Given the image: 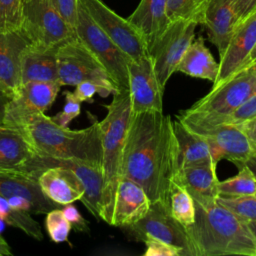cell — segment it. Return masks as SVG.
I'll use <instances>...</instances> for the list:
<instances>
[{
  "label": "cell",
  "instance_id": "12",
  "mask_svg": "<svg viewBox=\"0 0 256 256\" xmlns=\"http://www.w3.org/2000/svg\"><path fill=\"white\" fill-rule=\"evenodd\" d=\"M92 19L107 36L133 61L149 56L146 43L139 31L117 15L101 0H79Z\"/></svg>",
  "mask_w": 256,
  "mask_h": 256
},
{
  "label": "cell",
  "instance_id": "51",
  "mask_svg": "<svg viewBox=\"0 0 256 256\" xmlns=\"http://www.w3.org/2000/svg\"><path fill=\"white\" fill-rule=\"evenodd\" d=\"M254 195H255V196H256V193H255V194H254Z\"/></svg>",
  "mask_w": 256,
  "mask_h": 256
},
{
  "label": "cell",
  "instance_id": "11",
  "mask_svg": "<svg viewBox=\"0 0 256 256\" xmlns=\"http://www.w3.org/2000/svg\"><path fill=\"white\" fill-rule=\"evenodd\" d=\"M127 234L136 241L148 238L171 244L182 251V256H192L186 229L170 214L167 204L152 202L147 214L136 223L124 227Z\"/></svg>",
  "mask_w": 256,
  "mask_h": 256
},
{
  "label": "cell",
  "instance_id": "34",
  "mask_svg": "<svg viewBox=\"0 0 256 256\" xmlns=\"http://www.w3.org/2000/svg\"><path fill=\"white\" fill-rule=\"evenodd\" d=\"M45 227L53 242L61 243L68 241L71 225L60 208H55L46 213Z\"/></svg>",
  "mask_w": 256,
  "mask_h": 256
},
{
  "label": "cell",
  "instance_id": "18",
  "mask_svg": "<svg viewBox=\"0 0 256 256\" xmlns=\"http://www.w3.org/2000/svg\"><path fill=\"white\" fill-rule=\"evenodd\" d=\"M151 203L138 183L122 176L116 191L111 225L124 228L136 223L147 214Z\"/></svg>",
  "mask_w": 256,
  "mask_h": 256
},
{
  "label": "cell",
  "instance_id": "26",
  "mask_svg": "<svg viewBox=\"0 0 256 256\" xmlns=\"http://www.w3.org/2000/svg\"><path fill=\"white\" fill-rule=\"evenodd\" d=\"M58 47L40 48L29 45L26 48L22 57V84L29 81H58Z\"/></svg>",
  "mask_w": 256,
  "mask_h": 256
},
{
  "label": "cell",
  "instance_id": "25",
  "mask_svg": "<svg viewBox=\"0 0 256 256\" xmlns=\"http://www.w3.org/2000/svg\"><path fill=\"white\" fill-rule=\"evenodd\" d=\"M176 72L205 79L213 84L216 82L219 63L215 61L210 50L206 47L203 37L200 36L192 41L178 63Z\"/></svg>",
  "mask_w": 256,
  "mask_h": 256
},
{
  "label": "cell",
  "instance_id": "39",
  "mask_svg": "<svg viewBox=\"0 0 256 256\" xmlns=\"http://www.w3.org/2000/svg\"><path fill=\"white\" fill-rule=\"evenodd\" d=\"M62 210L64 212L65 217L69 221L71 228H73L77 232H84L88 233L89 232V223L84 217L80 214V212L77 210V208L70 204H66L62 207Z\"/></svg>",
  "mask_w": 256,
  "mask_h": 256
},
{
  "label": "cell",
  "instance_id": "41",
  "mask_svg": "<svg viewBox=\"0 0 256 256\" xmlns=\"http://www.w3.org/2000/svg\"><path fill=\"white\" fill-rule=\"evenodd\" d=\"M96 93L99 94V87L91 81H83L78 83L76 85L75 91L73 92L75 97L81 102L83 101L92 102L93 97Z\"/></svg>",
  "mask_w": 256,
  "mask_h": 256
},
{
  "label": "cell",
  "instance_id": "20",
  "mask_svg": "<svg viewBox=\"0 0 256 256\" xmlns=\"http://www.w3.org/2000/svg\"><path fill=\"white\" fill-rule=\"evenodd\" d=\"M202 25L222 57L236 29L234 0H206Z\"/></svg>",
  "mask_w": 256,
  "mask_h": 256
},
{
  "label": "cell",
  "instance_id": "42",
  "mask_svg": "<svg viewBox=\"0 0 256 256\" xmlns=\"http://www.w3.org/2000/svg\"><path fill=\"white\" fill-rule=\"evenodd\" d=\"M238 126L246 135L253 153H256V118L238 124Z\"/></svg>",
  "mask_w": 256,
  "mask_h": 256
},
{
  "label": "cell",
  "instance_id": "23",
  "mask_svg": "<svg viewBox=\"0 0 256 256\" xmlns=\"http://www.w3.org/2000/svg\"><path fill=\"white\" fill-rule=\"evenodd\" d=\"M217 163L195 165L177 171L173 182L183 186L192 197L216 199L218 194Z\"/></svg>",
  "mask_w": 256,
  "mask_h": 256
},
{
  "label": "cell",
  "instance_id": "21",
  "mask_svg": "<svg viewBox=\"0 0 256 256\" xmlns=\"http://www.w3.org/2000/svg\"><path fill=\"white\" fill-rule=\"evenodd\" d=\"M167 0H141L127 20L139 31L149 51L170 23L166 14Z\"/></svg>",
  "mask_w": 256,
  "mask_h": 256
},
{
  "label": "cell",
  "instance_id": "10",
  "mask_svg": "<svg viewBox=\"0 0 256 256\" xmlns=\"http://www.w3.org/2000/svg\"><path fill=\"white\" fill-rule=\"evenodd\" d=\"M198 24L194 21H171L164 32L157 38L148 51L159 85L165 86L176 72V67L195 39V29Z\"/></svg>",
  "mask_w": 256,
  "mask_h": 256
},
{
  "label": "cell",
  "instance_id": "38",
  "mask_svg": "<svg viewBox=\"0 0 256 256\" xmlns=\"http://www.w3.org/2000/svg\"><path fill=\"white\" fill-rule=\"evenodd\" d=\"M54 8L74 29L77 21L78 0H50Z\"/></svg>",
  "mask_w": 256,
  "mask_h": 256
},
{
  "label": "cell",
  "instance_id": "45",
  "mask_svg": "<svg viewBox=\"0 0 256 256\" xmlns=\"http://www.w3.org/2000/svg\"><path fill=\"white\" fill-rule=\"evenodd\" d=\"M245 165L250 169L256 179V153H253L245 162Z\"/></svg>",
  "mask_w": 256,
  "mask_h": 256
},
{
  "label": "cell",
  "instance_id": "35",
  "mask_svg": "<svg viewBox=\"0 0 256 256\" xmlns=\"http://www.w3.org/2000/svg\"><path fill=\"white\" fill-rule=\"evenodd\" d=\"M253 118H256V93L244 101L232 113L226 115L217 123H229L238 125Z\"/></svg>",
  "mask_w": 256,
  "mask_h": 256
},
{
  "label": "cell",
  "instance_id": "7",
  "mask_svg": "<svg viewBox=\"0 0 256 256\" xmlns=\"http://www.w3.org/2000/svg\"><path fill=\"white\" fill-rule=\"evenodd\" d=\"M176 117L207 142L212 158L216 163L226 159L234 163L239 169L253 154L246 135L238 125L211 123L188 110L181 111Z\"/></svg>",
  "mask_w": 256,
  "mask_h": 256
},
{
  "label": "cell",
  "instance_id": "1",
  "mask_svg": "<svg viewBox=\"0 0 256 256\" xmlns=\"http://www.w3.org/2000/svg\"><path fill=\"white\" fill-rule=\"evenodd\" d=\"M178 171V149L169 115L147 111L131 115L122 161V176L138 183L151 202L167 204Z\"/></svg>",
  "mask_w": 256,
  "mask_h": 256
},
{
  "label": "cell",
  "instance_id": "50",
  "mask_svg": "<svg viewBox=\"0 0 256 256\" xmlns=\"http://www.w3.org/2000/svg\"><path fill=\"white\" fill-rule=\"evenodd\" d=\"M26 1H28V0H22V2L24 3V2H26Z\"/></svg>",
  "mask_w": 256,
  "mask_h": 256
},
{
  "label": "cell",
  "instance_id": "13",
  "mask_svg": "<svg viewBox=\"0 0 256 256\" xmlns=\"http://www.w3.org/2000/svg\"><path fill=\"white\" fill-rule=\"evenodd\" d=\"M64 166L72 170L84 186V195L81 202L97 219L102 220L103 204V171L102 166L78 160H64L41 157L36 155L25 167L24 172L29 173L38 180L42 170L51 166Z\"/></svg>",
  "mask_w": 256,
  "mask_h": 256
},
{
  "label": "cell",
  "instance_id": "33",
  "mask_svg": "<svg viewBox=\"0 0 256 256\" xmlns=\"http://www.w3.org/2000/svg\"><path fill=\"white\" fill-rule=\"evenodd\" d=\"M22 20V0H0V32L19 30Z\"/></svg>",
  "mask_w": 256,
  "mask_h": 256
},
{
  "label": "cell",
  "instance_id": "40",
  "mask_svg": "<svg viewBox=\"0 0 256 256\" xmlns=\"http://www.w3.org/2000/svg\"><path fill=\"white\" fill-rule=\"evenodd\" d=\"M236 27L256 11V0H234Z\"/></svg>",
  "mask_w": 256,
  "mask_h": 256
},
{
  "label": "cell",
  "instance_id": "6",
  "mask_svg": "<svg viewBox=\"0 0 256 256\" xmlns=\"http://www.w3.org/2000/svg\"><path fill=\"white\" fill-rule=\"evenodd\" d=\"M75 32L104 67L117 91L129 90L128 64L131 59L97 25L79 0Z\"/></svg>",
  "mask_w": 256,
  "mask_h": 256
},
{
  "label": "cell",
  "instance_id": "2",
  "mask_svg": "<svg viewBox=\"0 0 256 256\" xmlns=\"http://www.w3.org/2000/svg\"><path fill=\"white\" fill-rule=\"evenodd\" d=\"M2 125L18 130L38 156L102 166L101 132L96 120L87 128L71 130L44 112L23 111L6 105Z\"/></svg>",
  "mask_w": 256,
  "mask_h": 256
},
{
  "label": "cell",
  "instance_id": "17",
  "mask_svg": "<svg viewBox=\"0 0 256 256\" xmlns=\"http://www.w3.org/2000/svg\"><path fill=\"white\" fill-rule=\"evenodd\" d=\"M29 45L20 29L0 32V86L10 97L22 85V57Z\"/></svg>",
  "mask_w": 256,
  "mask_h": 256
},
{
  "label": "cell",
  "instance_id": "37",
  "mask_svg": "<svg viewBox=\"0 0 256 256\" xmlns=\"http://www.w3.org/2000/svg\"><path fill=\"white\" fill-rule=\"evenodd\" d=\"M145 252L144 256H182V251L166 242L148 238L144 242Z\"/></svg>",
  "mask_w": 256,
  "mask_h": 256
},
{
  "label": "cell",
  "instance_id": "15",
  "mask_svg": "<svg viewBox=\"0 0 256 256\" xmlns=\"http://www.w3.org/2000/svg\"><path fill=\"white\" fill-rule=\"evenodd\" d=\"M131 113L163 111V92L149 56L128 64Z\"/></svg>",
  "mask_w": 256,
  "mask_h": 256
},
{
  "label": "cell",
  "instance_id": "4",
  "mask_svg": "<svg viewBox=\"0 0 256 256\" xmlns=\"http://www.w3.org/2000/svg\"><path fill=\"white\" fill-rule=\"evenodd\" d=\"M110 104L105 105L107 114L99 122L102 141L103 193L102 220L111 225L117 187L122 177L124 145L131 120L129 90L116 91Z\"/></svg>",
  "mask_w": 256,
  "mask_h": 256
},
{
  "label": "cell",
  "instance_id": "29",
  "mask_svg": "<svg viewBox=\"0 0 256 256\" xmlns=\"http://www.w3.org/2000/svg\"><path fill=\"white\" fill-rule=\"evenodd\" d=\"M0 217L6 222V224L22 230L24 233L34 238L35 240L41 241L43 239L41 227L39 223L32 218L31 214L28 212L13 208L8 202V200L1 194H0Z\"/></svg>",
  "mask_w": 256,
  "mask_h": 256
},
{
  "label": "cell",
  "instance_id": "24",
  "mask_svg": "<svg viewBox=\"0 0 256 256\" xmlns=\"http://www.w3.org/2000/svg\"><path fill=\"white\" fill-rule=\"evenodd\" d=\"M35 156L36 153L18 130L0 125V169L24 171Z\"/></svg>",
  "mask_w": 256,
  "mask_h": 256
},
{
  "label": "cell",
  "instance_id": "32",
  "mask_svg": "<svg viewBox=\"0 0 256 256\" xmlns=\"http://www.w3.org/2000/svg\"><path fill=\"white\" fill-rule=\"evenodd\" d=\"M216 201L246 224L256 220L255 195L218 196Z\"/></svg>",
  "mask_w": 256,
  "mask_h": 256
},
{
  "label": "cell",
  "instance_id": "30",
  "mask_svg": "<svg viewBox=\"0 0 256 256\" xmlns=\"http://www.w3.org/2000/svg\"><path fill=\"white\" fill-rule=\"evenodd\" d=\"M256 193V179L250 169L243 165L236 175L219 181V196H243Z\"/></svg>",
  "mask_w": 256,
  "mask_h": 256
},
{
  "label": "cell",
  "instance_id": "44",
  "mask_svg": "<svg viewBox=\"0 0 256 256\" xmlns=\"http://www.w3.org/2000/svg\"><path fill=\"white\" fill-rule=\"evenodd\" d=\"M11 255H12V251L10 246L0 234V256H11Z\"/></svg>",
  "mask_w": 256,
  "mask_h": 256
},
{
  "label": "cell",
  "instance_id": "28",
  "mask_svg": "<svg viewBox=\"0 0 256 256\" xmlns=\"http://www.w3.org/2000/svg\"><path fill=\"white\" fill-rule=\"evenodd\" d=\"M167 207L171 216L182 226L187 227L194 222L195 206L190 193L181 185L173 182L167 199Z\"/></svg>",
  "mask_w": 256,
  "mask_h": 256
},
{
  "label": "cell",
  "instance_id": "46",
  "mask_svg": "<svg viewBox=\"0 0 256 256\" xmlns=\"http://www.w3.org/2000/svg\"><path fill=\"white\" fill-rule=\"evenodd\" d=\"M255 63H256V45H255L254 48L252 49V51H251V53H250V55H249V57H248V59H247V61L245 62V64H244L243 67L248 66V65H252V64H255ZM243 67H242V68H243Z\"/></svg>",
  "mask_w": 256,
  "mask_h": 256
},
{
  "label": "cell",
  "instance_id": "36",
  "mask_svg": "<svg viewBox=\"0 0 256 256\" xmlns=\"http://www.w3.org/2000/svg\"><path fill=\"white\" fill-rule=\"evenodd\" d=\"M63 95L65 96L64 107L59 113L53 116L52 119L60 126L68 127L69 123L80 114L81 101H79L75 95L68 90L64 91Z\"/></svg>",
  "mask_w": 256,
  "mask_h": 256
},
{
  "label": "cell",
  "instance_id": "49",
  "mask_svg": "<svg viewBox=\"0 0 256 256\" xmlns=\"http://www.w3.org/2000/svg\"><path fill=\"white\" fill-rule=\"evenodd\" d=\"M201 1H202V2H204V3L206 4V0H201Z\"/></svg>",
  "mask_w": 256,
  "mask_h": 256
},
{
  "label": "cell",
  "instance_id": "48",
  "mask_svg": "<svg viewBox=\"0 0 256 256\" xmlns=\"http://www.w3.org/2000/svg\"><path fill=\"white\" fill-rule=\"evenodd\" d=\"M5 224H6V222H5V221L0 217V234H1V232L4 230Z\"/></svg>",
  "mask_w": 256,
  "mask_h": 256
},
{
  "label": "cell",
  "instance_id": "22",
  "mask_svg": "<svg viewBox=\"0 0 256 256\" xmlns=\"http://www.w3.org/2000/svg\"><path fill=\"white\" fill-rule=\"evenodd\" d=\"M172 123L178 149V170L215 162L207 142L202 137L191 131L177 117Z\"/></svg>",
  "mask_w": 256,
  "mask_h": 256
},
{
  "label": "cell",
  "instance_id": "19",
  "mask_svg": "<svg viewBox=\"0 0 256 256\" xmlns=\"http://www.w3.org/2000/svg\"><path fill=\"white\" fill-rule=\"evenodd\" d=\"M38 184L47 199L62 206L81 200L84 195L82 182L72 170L64 166L55 165L42 170Z\"/></svg>",
  "mask_w": 256,
  "mask_h": 256
},
{
  "label": "cell",
  "instance_id": "47",
  "mask_svg": "<svg viewBox=\"0 0 256 256\" xmlns=\"http://www.w3.org/2000/svg\"><path fill=\"white\" fill-rule=\"evenodd\" d=\"M247 225H248V227H249L250 231L252 232L253 236H254V237H255V239H256V220H255V221H251V222H249Z\"/></svg>",
  "mask_w": 256,
  "mask_h": 256
},
{
  "label": "cell",
  "instance_id": "5",
  "mask_svg": "<svg viewBox=\"0 0 256 256\" xmlns=\"http://www.w3.org/2000/svg\"><path fill=\"white\" fill-rule=\"evenodd\" d=\"M256 93V63L245 66L186 109L208 122L217 123Z\"/></svg>",
  "mask_w": 256,
  "mask_h": 256
},
{
  "label": "cell",
  "instance_id": "14",
  "mask_svg": "<svg viewBox=\"0 0 256 256\" xmlns=\"http://www.w3.org/2000/svg\"><path fill=\"white\" fill-rule=\"evenodd\" d=\"M0 194L13 208L30 214H46L63 207L47 199L38 180L24 171L0 169Z\"/></svg>",
  "mask_w": 256,
  "mask_h": 256
},
{
  "label": "cell",
  "instance_id": "27",
  "mask_svg": "<svg viewBox=\"0 0 256 256\" xmlns=\"http://www.w3.org/2000/svg\"><path fill=\"white\" fill-rule=\"evenodd\" d=\"M61 86L58 81H29L21 85L9 103L24 110L45 112L52 106Z\"/></svg>",
  "mask_w": 256,
  "mask_h": 256
},
{
  "label": "cell",
  "instance_id": "8",
  "mask_svg": "<svg viewBox=\"0 0 256 256\" xmlns=\"http://www.w3.org/2000/svg\"><path fill=\"white\" fill-rule=\"evenodd\" d=\"M58 82L76 86L91 81L99 87V95L107 97L117 91L108 73L78 37L72 38L57 48Z\"/></svg>",
  "mask_w": 256,
  "mask_h": 256
},
{
  "label": "cell",
  "instance_id": "3",
  "mask_svg": "<svg viewBox=\"0 0 256 256\" xmlns=\"http://www.w3.org/2000/svg\"><path fill=\"white\" fill-rule=\"evenodd\" d=\"M192 198L195 218L185 227L192 256H256V239L246 223L221 206L217 198Z\"/></svg>",
  "mask_w": 256,
  "mask_h": 256
},
{
  "label": "cell",
  "instance_id": "9",
  "mask_svg": "<svg viewBox=\"0 0 256 256\" xmlns=\"http://www.w3.org/2000/svg\"><path fill=\"white\" fill-rule=\"evenodd\" d=\"M20 30L30 45L40 48L58 47L77 37L75 29L65 21L50 0L24 2Z\"/></svg>",
  "mask_w": 256,
  "mask_h": 256
},
{
  "label": "cell",
  "instance_id": "16",
  "mask_svg": "<svg viewBox=\"0 0 256 256\" xmlns=\"http://www.w3.org/2000/svg\"><path fill=\"white\" fill-rule=\"evenodd\" d=\"M256 45V11L240 23L220 57L219 72L213 86H218L240 70Z\"/></svg>",
  "mask_w": 256,
  "mask_h": 256
},
{
  "label": "cell",
  "instance_id": "43",
  "mask_svg": "<svg viewBox=\"0 0 256 256\" xmlns=\"http://www.w3.org/2000/svg\"><path fill=\"white\" fill-rule=\"evenodd\" d=\"M10 96L2 89V87L0 86V125L3 122V118H4V114H5V109H6V105L10 100Z\"/></svg>",
  "mask_w": 256,
  "mask_h": 256
},
{
  "label": "cell",
  "instance_id": "31",
  "mask_svg": "<svg viewBox=\"0 0 256 256\" xmlns=\"http://www.w3.org/2000/svg\"><path fill=\"white\" fill-rule=\"evenodd\" d=\"M205 3L201 0H167L166 14L171 21L188 20L202 24Z\"/></svg>",
  "mask_w": 256,
  "mask_h": 256
}]
</instances>
